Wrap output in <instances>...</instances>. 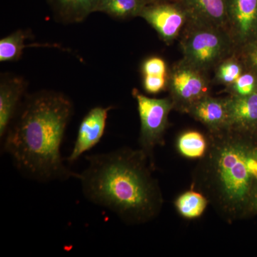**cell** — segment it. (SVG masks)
Wrapping results in <instances>:
<instances>
[{
    "label": "cell",
    "instance_id": "obj_19",
    "mask_svg": "<svg viewBox=\"0 0 257 257\" xmlns=\"http://www.w3.org/2000/svg\"><path fill=\"white\" fill-rule=\"evenodd\" d=\"M242 65L234 57H228L217 66L216 79L219 84L229 87L242 74Z\"/></svg>",
    "mask_w": 257,
    "mask_h": 257
},
{
    "label": "cell",
    "instance_id": "obj_3",
    "mask_svg": "<svg viewBox=\"0 0 257 257\" xmlns=\"http://www.w3.org/2000/svg\"><path fill=\"white\" fill-rule=\"evenodd\" d=\"M72 111L71 101L58 93L28 99L3 145L17 170L40 182L79 179V174L64 165L60 150Z\"/></svg>",
    "mask_w": 257,
    "mask_h": 257
},
{
    "label": "cell",
    "instance_id": "obj_12",
    "mask_svg": "<svg viewBox=\"0 0 257 257\" xmlns=\"http://www.w3.org/2000/svg\"><path fill=\"white\" fill-rule=\"evenodd\" d=\"M190 114L204 124L209 133H219L228 128L227 99L207 95L193 104L189 109Z\"/></svg>",
    "mask_w": 257,
    "mask_h": 257
},
{
    "label": "cell",
    "instance_id": "obj_7",
    "mask_svg": "<svg viewBox=\"0 0 257 257\" xmlns=\"http://www.w3.org/2000/svg\"><path fill=\"white\" fill-rule=\"evenodd\" d=\"M156 30L162 40L170 45L189 21V15L179 1L147 5L140 16Z\"/></svg>",
    "mask_w": 257,
    "mask_h": 257
},
{
    "label": "cell",
    "instance_id": "obj_17",
    "mask_svg": "<svg viewBox=\"0 0 257 257\" xmlns=\"http://www.w3.org/2000/svg\"><path fill=\"white\" fill-rule=\"evenodd\" d=\"M209 201L201 192L194 189L187 191L176 199V209L185 219H193L199 217L207 208Z\"/></svg>",
    "mask_w": 257,
    "mask_h": 257
},
{
    "label": "cell",
    "instance_id": "obj_9",
    "mask_svg": "<svg viewBox=\"0 0 257 257\" xmlns=\"http://www.w3.org/2000/svg\"><path fill=\"white\" fill-rule=\"evenodd\" d=\"M109 107L96 106L91 109L84 116L79 125L77 139L67 162H75L84 152L89 151L100 142L105 131Z\"/></svg>",
    "mask_w": 257,
    "mask_h": 257
},
{
    "label": "cell",
    "instance_id": "obj_2",
    "mask_svg": "<svg viewBox=\"0 0 257 257\" xmlns=\"http://www.w3.org/2000/svg\"><path fill=\"white\" fill-rule=\"evenodd\" d=\"M208 148L193 172L192 188L232 224L253 214L257 189V135L235 130L209 133Z\"/></svg>",
    "mask_w": 257,
    "mask_h": 257
},
{
    "label": "cell",
    "instance_id": "obj_24",
    "mask_svg": "<svg viewBox=\"0 0 257 257\" xmlns=\"http://www.w3.org/2000/svg\"><path fill=\"white\" fill-rule=\"evenodd\" d=\"M147 4H152V3H161V2H169V1H179V0H145Z\"/></svg>",
    "mask_w": 257,
    "mask_h": 257
},
{
    "label": "cell",
    "instance_id": "obj_5",
    "mask_svg": "<svg viewBox=\"0 0 257 257\" xmlns=\"http://www.w3.org/2000/svg\"><path fill=\"white\" fill-rule=\"evenodd\" d=\"M133 94L138 104L140 115V149L152 162L155 147L162 145L164 136L168 126V116L174 109L173 101L170 97L163 99L150 98L134 89Z\"/></svg>",
    "mask_w": 257,
    "mask_h": 257
},
{
    "label": "cell",
    "instance_id": "obj_22",
    "mask_svg": "<svg viewBox=\"0 0 257 257\" xmlns=\"http://www.w3.org/2000/svg\"><path fill=\"white\" fill-rule=\"evenodd\" d=\"M243 64L257 77V40L242 47Z\"/></svg>",
    "mask_w": 257,
    "mask_h": 257
},
{
    "label": "cell",
    "instance_id": "obj_11",
    "mask_svg": "<svg viewBox=\"0 0 257 257\" xmlns=\"http://www.w3.org/2000/svg\"><path fill=\"white\" fill-rule=\"evenodd\" d=\"M179 1L187 10L189 22L215 27L228 31V0Z\"/></svg>",
    "mask_w": 257,
    "mask_h": 257
},
{
    "label": "cell",
    "instance_id": "obj_14",
    "mask_svg": "<svg viewBox=\"0 0 257 257\" xmlns=\"http://www.w3.org/2000/svg\"><path fill=\"white\" fill-rule=\"evenodd\" d=\"M61 18L69 22H81L96 12L99 0H50Z\"/></svg>",
    "mask_w": 257,
    "mask_h": 257
},
{
    "label": "cell",
    "instance_id": "obj_16",
    "mask_svg": "<svg viewBox=\"0 0 257 257\" xmlns=\"http://www.w3.org/2000/svg\"><path fill=\"white\" fill-rule=\"evenodd\" d=\"M177 148L179 153L186 158L200 160L207 152V137L194 130L184 132L177 139Z\"/></svg>",
    "mask_w": 257,
    "mask_h": 257
},
{
    "label": "cell",
    "instance_id": "obj_21",
    "mask_svg": "<svg viewBox=\"0 0 257 257\" xmlns=\"http://www.w3.org/2000/svg\"><path fill=\"white\" fill-rule=\"evenodd\" d=\"M143 75L163 76L168 77L167 67L165 61L158 57L147 59L142 67Z\"/></svg>",
    "mask_w": 257,
    "mask_h": 257
},
{
    "label": "cell",
    "instance_id": "obj_18",
    "mask_svg": "<svg viewBox=\"0 0 257 257\" xmlns=\"http://www.w3.org/2000/svg\"><path fill=\"white\" fill-rule=\"evenodd\" d=\"M27 37L25 32L18 30L2 39L0 40V61L10 62L19 60L26 47L25 41Z\"/></svg>",
    "mask_w": 257,
    "mask_h": 257
},
{
    "label": "cell",
    "instance_id": "obj_13",
    "mask_svg": "<svg viewBox=\"0 0 257 257\" xmlns=\"http://www.w3.org/2000/svg\"><path fill=\"white\" fill-rule=\"evenodd\" d=\"M25 89V83L19 77L2 81L0 84V137L4 138L11 124L19 101Z\"/></svg>",
    "mask_w": 257,
    "mask_h": 257
},
{
    "label": "cell",
    "instance_id": "obj_1",
    "mask_svg": "<svg viewBox=\"0 0 257 257\" xmlns=\"http://www.w3.org/2000/svg\"><path fill=\"white\" fill-rule=\"evenodd\" d=\"M86 159L88 167L78 179L88 201L112 211L127 224H145L159 216L163 196L141 149L122 147Z\"/></svg>",
    "mask_w": 257,
    "mask_h": 257
},
{
    "label": "cell",
    "instance_id": "obj_20",
    "mask_svg": "<svg viewBox=\"0 0 257 257\" xmlns=\"http://www.w3.org/2000/svg\"><path fill=\"white\" fill-rule=\"evenodd\" d=\"M230 95L244 96L257 91V77L251 72L241 74L234 84L227 87Z\"/></svg>",
    "mask_w": 257,
    "mask_h": 257
},
{
    "label": "cell",
    "instance_id": "obj_4",
    "mask_svg": "<svg viewBox=\"0 0 257 257\" xmlns=\"http://www.w3.org/2000/svg\"><path fill=\"white\" fill-rule=\"evenodd\" d=\"M183 30V60L202 72L206 73L234 52V43L226 30L189 21Z\"/></svg>",
    "mask_w": 257,
    "mask_h": 257
},
{
    "label": "cell",
    "instance_id": "obj_6",
    "mask_svg": "<svg viewBox=\"0 0 257 257\" xmlns=\"http://www.w3.org/2000/svg\"><path fill=\"white\" fill-rule=\"evenodd\" d=\"M167 87L174 109L188 112L193 104L209 95V83L205 72L182 60L172 67L168 74Z\"/></svg>",
    "mask_w": 257,
    "mask_h": 257
},
{
    "label": "cell",
    "instance_id": "obj_25",
    "mask_svg": "<svg viewBox=\"0 0 257 257\" xmlns=\"http://www.w3.org/2000/svg\"><path fill=\"white\" fill-rule=\"evenodd\" d=\"M253 214L257 211V189L256 194H255L254 199H253Z\"/></svg>",
    "mask_w": 257,
    "mask_h": 257
},
{
    "label": "cell",
    "instance_id": "obj_15",
    "mask_svg": "<svg viewBox=\"0 0 257 257\" xmlns=\"http://www.w3.org/2000/svg\"><path fill=\"white\" fill-rule=\"evenodd\" d=\"M147 5L145 0H99L96 12L117 19L135 18L140 16Z\"/></svg>",
    "mask_w": 257,
    "mask_h": 257
},
{
    "label": "cell",
    "instance_id": "obj_8",
    "mask_svg": "<svg viewBox=\"0 0 257 257\" xmlns=\"http://www.w3.org/2000/svg\"><path fill=\"white\" fill-rule=\"evenodd\" d=\"M227 20L234 47L257 40V0H228Z\"/></svg>",
    "mask_w": 257,
    "mask_h": 257
},
{
    "label": "cell",
    "instance_id": "obj_23",
    "mask_svg": "<svg viewBox=\"0 0 257 257\" xmlns=\"http://www.w3.org/2000/svg\"><path fill=\"white\" fill-rule=\"evenodd\" d=\"M168 77L163 76H144L143 85L145 91L150 94H157L167 87Z\"/></svg>",
    "mask_w": 257,
    "mask_h": 257
},
{
    "label": "cell",
    "instance_id": "obj_10",
    "mask_svg": "<svg viewBox=\"0 0 257 257\" xmlns=\"http://www.w3.org/2000/svg\"><path fill=\"white\" fill-rule=\"evenodd\" d=\"M226 99L227 128L257 135V91L250 95H230Z\"/></svg>",
    "mask_w": 257,
    "mask_h": 257
}]
</instances>
